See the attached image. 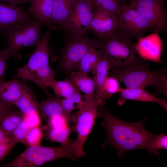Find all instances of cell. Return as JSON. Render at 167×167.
I'll return each mask as SVG.
<instances>
[{"instance_id":"1f68e13d","label":"cell","mask_w":167,"mask_h":167,"mask_svg":"<svg viewBox=\"0 0 167 167\" xmlns=\"http://www.w3.org/2000/svg\"><path fill=\"white\" fill-rule=\"evenodd\" d=\"M30 129L27 122L23 119L10 136L17 143H21L25 145L26 137Z\"/></svg>"},{"instance_id":"f546056e","label":"cell","mask_w":167,"mask_h":167,"mask_svg":"<svg viewBox=\"0 0 167 167\" xmlns=\"http://www.w3.org/2000/svg\"><path fill=\"white\" fill-rule=\"evenodd\" d=\"M43 135L40 126L30 128L26 137L25 145L28 147L41 145Z\"/></svg>"},{"instance_id":"836d02e7","label":"cell","mask_w":167,"mask_h":167,"mask_svg":"<svg viewBox=\"0 0 167 167\" xmlns=\"http://www.w3.org/2000/svg\"><path fill=\"white\" fill-rule=\"evenodd\" d=\"M47 127L53 128H63L68 126L69 122L65 118L61 116L51 117L46 120Z\"/></svg>"},{"instance_id":"7a4b0ae2","label":"cell","mask_w":167,"mask_h":167,"mask_svg":"<svg viewBox=\"0 0 167 167\" xmlns=\"http://www.w3.org/2000/svg\"><path fill=\"white\" fill-rule=\"evenodd\" d=\"M52 28L47 26L46 32L42 36L39 43L28 62L18 69L17 78L34 82L42 89L47 94L48 83L54 79L56 71L51 69L49 65L50 56L49 40L52 34Z\"/></svg>"},{"instance_id":"4fadbf2b","label":"cell","mask_w":167,"mask_h":167,"mask_svg":"<svg viewBox=\"0 0 167 167\" xmlns=\"http://www.w3.org/2000/svg\"><path fill=\"white\" fill-rule=\"evenodd\" d=\"M93 15L90 28L100 39H104L116 30L118 19L105 10L93 7Z\"/></svg>"},{"instance_id":"ac0fdd59","label":"cell","mask_w":167,"mask_h":167,"mask_svg":"<svg viewBox=\"0 0 167 167\" xmlns=\"http://www.w3.org/2000/svg\"><path fill=\"white\" fill-rule=\"evenodd\" d=\"M39 113L45 120L49 118L61 116L70 122L73 121V115L66 112L59 97H51L42 101L40 103Z\"/></svg>"},{"instance_id":"5bb4252c","label":"cell","mask_w":167,"mask_h":167,"mask_svg":"<svg viewBox=\"0 0 167 167\" xmlns=\"http://www.w3.org/2000/svg\"><path fill=\"white\" fill-rule=\"evenodd\" d=\"M158 31L139 38L135 47L137 54L141 58L156 63L162 62L161 55L163 44Z\"/></svg>"},{"instance_id":"83f0119b","label":"cell","mask_w":167,"mask_h":167,"mask_svg":"<svg viewBox=\"0 0 167 167\" xmlns=\"http://www.w3.org/2000/svg\"><path fill=\"white\" fill-rule=\"evenodd\" d=\"M124 0H93V7L106 10L118 19L121 7L120 2Z\"/></svg>"},{"instance_id":"d6a6232c","label":"cell","mask_w":167,"mask_h":167,"mask_svg":"<svg viewBox=\"0 0 167 167\" xmlns=\"http://www.w3.org/2000/svg\"><path fill=\"white\" fill-rule=\"evenodd\" d=\"M17 143L11 137H7L0 143V161L4 158Z\"/></svg>"},{"instance_id":"6da1fadb","label":"cell","mask_w":167,"mask_h":167,"mask_svg":"<svg viewBox=\"0 0 167 167\" xmlns=\"http://www.w3.org/2000/svg\"><path fill=\"white\" fill-rule=\"evenodd\" d=\"M103 105L99 106L97 114V116L103 119L102 125L106 135L102 148L108 145L113 146L120 158H122L125 152L131 150H146L148 142L154 135L144 127L147 118L135 122L123 121L113 116Z\"/></svg>"},{"instance_id":"3957f363","label":"cell","mask_w":167,"mask_h":167,"mask_svg":"<svg viewBox=\"0 0 167 167\" xmlns=\"http://www.w3.org/2000/svg\"><path fill=\"white\" fill-rule=\"evenodd\" d=\"M132 38L116 30L109 36L99 40L97 48L108 60L109 69H122L145 64L144 60L137 54L135 44Z\"/></svg>"},{"instance_id":"d590c367","label":"cell","mask_w":167,"mask_h":167,"mask_svg":"<svg viewBox=\"0 0 167 167\" xmlns=\"http://www.w3.org/2000/svg\"><path fill=\"white\" fill-rule=\"evenodd\" d=\"M10 56L5 49L0 52V79L4 76L7 67V62Z\"/></svg>"},{"instance_id":"9c48e42d","label":"cell","mask_w":167,"mask_h":167,"mask_svg":"<svg viewBox=\"0 0 167 167\" xmlns=\"http://www.w3.org/2000/svg\"><path fill=\"white\" fill-rule=\"evenodd\" d=\"M43 24L36 19L10 35L7 38V46L4 48L10 57L19 60L22 58L19 52L20 49L28 46H36L42 37L41 28Z\"/></svg>"},{"instance_id":"2e32d148","label":"cell","mask_w":167,"mask_h":167,"mask_svg":"<svg viewBox=\"0 0 167 167\" xmlns=\"http://www.w3.org/2000/svg\"><path fill=\"white\" fill-rule=\"evenodd\" d=\"M119 95L118 103L122 105L126 100L141 101L143 102H152L157 103L161 106L166 109L167 104L165 99H160L151 94L144 89L141 88H121Z\"/></svg>"},{"instance_id":"44dd1931","label":"cell","mask_w":167,"mask_h":167,"mask_svg":"<svg viewBox=\"0 0 167 167\" xmlns=\"http://www.w3.org/2000/svg\"><path fill=\"white\" fill-rule=\"evenodd\" d=\"M14 105L24 114L36 112L39 113L40 103L33 94L32 90L26 84L22 95Z\"/></svg>"},{"instance_id":"7402d4cb","label":"cell","mask_w":167,"mask_h":167,"mask_svg":"<svg viewBox=\"0 0 167 167\" xmlns=\"http://www.w3.org/2000/svg\"><path fill=\"white\" fill-rule=\"evenodd\" d=\"M54 0H32L28 11L44 23L51 15Z\"/></svg>"},{"instance_id":"cb8c5ba5","label":"cell","mask_w":167,"mask_h":167,"mask_svg":"<svg viewBox=\"0 0 167 167\" xmlns=\"http://www.w3.org/2000/svg\"><path fill=\"white\" fill-rule=\"evenodd\" d=\"M95 47L91 48L80 62L78 71L84 73L93 72L102 53Z\"/></svg>"},{"instance_id":"8d00e7d4","label":"cell","mask_w":167,"mask_h":167,"mask_svg":"<svg viewBox=\"0 0 167 167\" xmlns=\"http://www.w3.org/2000/svg\"><path fill=\"white\" fill-rule=\"evenodd\" d=\"M11 105L0 101V119L7 113L12 110Z\"/></svg>"},{"instance_id":"f1b7e54d","label":"cell","mask_w":167,"mask_h":167,"mask_svg":"<svg viewBox=\"0 0 167 167\" xmlns=\"http://www.w3.org/2000/svg\"><path fill=\"white\" fill-rule=\"evenodd\" d=\"M167 148V136L165 134L154 135L148 142L146 150L151 154H153L159 158V149Z\"/></svg>"},{"instance_id":"ffe728a7","label":"cell","mask_w":167,"mask_h":167,"mask_svg":"<svg viewBox=\"0 0 167 167\" xmlns=\"http://www.w3.org/2000/svg\"><path fill=\"white\" fill-rule=\"evenodd\" d=\"M81 92L84 94V97L88 100L94 96L96 86L93 77L88 74L82 73L79 71L72 72L68 79Z\"/></svg>"},{"instance_id":"f35d334b","label":"cell","mask_w":167,"mask_h":167,"mask_svg":"<svg viewBox=\"0 0 167 167\" xmlns=\"http://www.w3.org/2000/svg\"><path fill=\"white\" fill-rule=\"evenodd\" d=\"M6 137L0 128V143L5 140Z\"/></svg>"},{"instance_id":"8992f818","label":"cell","mask_w":167,"mask_h":167,"mask_svg":"<svg viewBox=\"0 0 167 167\" xmlns=\"http://www.w3.org/2000/svg\"><path fill=\"white\" fill-rule=\"evenodd\" d=\"M99 41L85 36L69 38L60 50L58 69L69 75L78 68L82 59L91 48H97Z\"/></svg>"},{"instance_id":"4dcf8cb0","label":"cell","mask_w":167,"mask_h":167,"mask_svg":"<svg viewBox=\"0 0 167 167\" xmlns=\"http://www.w3.org/2000/svg\"><path fill=\"white\" fill-rule=\"evenodd\" d=\"M118 81L109 75L105 79L103 86V92L106 99L112 94L119 92L121 90Z\"/></svg>"},{"instance_id":"74e56055","label":"cell","mask_w":167,"mask_h":167,"mask_svg":"<svg viewBox=\"0 0 167 167\" xmlns=\"http://www.w3.org/2000/svg\"><path fill=\"white\" fill-rule=\"evenodd\" d=\"M4 1L9 2L10 4L17 5L26 2H31L32 0H0V2Z\"/></svg>"},{"instance_id":"30bf717a","label":"cell","mask_w":167,"mask_h":167,"mask_svg":"<svg viewBox=\"0 0 167 167\" xmlns=\"http://www.w3.org/2000/svg\"><path fill=\"white\" fill-rule=\"evenodd\" d=\"M36 19L22 6L0 3V35L7 38Z\"/></svg>"},{"instance_id":"603a6c76","label":"cell","mask_w":167,"mask_h":167,"mask_svg":"<svg viewBox=\"0 0 167 167\" xmlns=\"http://www.w3.org/2000/svg\"><path fill=\"white\" fill-rule=\"evenodd\" d=\"M24 114L20 111L13 110L0 119V128L6 137L10 136L18 124L23 120Z\"/></svg>"},{"instance_id":"7c38bea8","label":"cell","mask_w":167,"mask_h":167,"mask_svg":"<svg viewBox=\"0 0 167 167\" xmlns=\"http://www.w3.org/2000/svg\"><path fill=\"white\" fill-rule=\"evenodd\" d=\"M129 6L137 10L153 26L156 32L166 31L167 13L165 0H130Z\"/></svg>"},{"instance_id":"e0dca14e","label":"cell","mask_w":167,"mask_h":167,"mask_svg":"<svg viewBox=\"0 0 167 167\" xmlns=\"http://www.w3.org/2000/svg\"><path fill=\"white\" fill-rule=\"evenodd\" d=\"M26 85L17 79L8 81L0 79V101L14 105L22 95Z\"/></svg>"},{"instance_id":"8fae6325","label":"cell","mask_w":167,"mask_h":167,"mask_svg":"<svg viewBox=\"0 0 167 167\" xmlns=\"http://www.w3.org/2000/svg\"><path fill=\"white\" fill-rule=\"evenodd\" d=\"M92 4L86 0H76L64 32L69 38L84 36L91 30Z\"/></svg>"},{"instance_id":"52a82bcc","label":"cell","mask_w":167,"mask_h":167,"mask_svg":"<svg viewBox=\"0 0 167 167\" xmlns=\"http://www.w3.org/2000/svg\"><path fill=\"white\" fill-rule=\"evenodd\" d=\"M84 104L73 115V122L75 125V132L77 134L78 158L84 155L83 147L95 123L99 106L104 104L94 96L85 100Z\"/></svg>"},{"instance_id":"e575fe53","label":"cell","mask_w":167,"mask_h":167,"mask_svg":"<svg viewBox=\"0 0 167 167\" xmlns=\"http://www.w3.org/2000/svg\"><path fill=\"white\" fill-rule=\"evenodd\" d=\"M23 119L27 122L30 128L40 126L41 125L39 113L37 112L24 114Z\"/></svg>"},{"instance_id":"4316f807","label":"cell","mask_w":167,"mask_h":167,"mask_svg":"<svg viewBox=\"0 0 167 167\" xmlns=\"http://www.w3.org/2000/svg\"><path fill=\"white\" fill-rule=\"evenodd\" d=\"M86 101L83 100V96L81 92L77 88V90L67 97L61 99V103L66 113L71 114L72 111L79 109L85 103Z\"/></svg>"},{"instance_id":"277c9868","label":"cell","mask_w":167,"mask_h":167,"mask_svg":"<svg viewBox=\"0 0 167 167\" xmlns=\"http://www.w3.org/2000/svg\"><path fill=\"white\" fill-rule=\"evenodd\" d=\"M149 62L142 65L109 69L108 74L122 83L127 88L144 89L152 86L157 89L154 95L160 93L167 97V69L152 71L149 68Z\"/></svg>"},{"instance_id":"5b68a950","label":"cell","mask_w":167,"mask_h":167,"mask_svg":"<svg viewBox=\"0 0 167 167\" xmlns=\"http://www.w3.org/2000/svg\"><path fill=\"white\" fill-rule=\"evenodd\" d=\"M77 139H70L66 144L57 147L41 145L28 147L12 161L1 167H37L62 158L75 160L77 156Z\"/></svg>"},{"instance_id":"d4e9b609","label":"cell","mask_w":167,"mask_h":167,"mask_svg":"<svg viewBox=\"0 0 167 167\" xmlns=\"http://www.w3.org/2000/svg\"><path fill=\"white\" fill-rule=\"evenodd\" d=\"M73 131L75 132V125H69L63 128H53L47 127L45 131V136L49 140L58 142L64 145L69 141V136Z\"/></svg>"},{"instance_id":"ba28073f","label":"cell","mask_w":167,"mask_h":167,"mask_svg":"<svg viewBox=\"0 0 167 167\" xmlns=\"http://www.w3.org/2000/svg\"><path fill=\"white\" fill-rule=\"evenodd\" d=\"M148 30L156 32L153 25L137 10L125 2L121 4L116 30L138 40Z\"/></svg>"},{"instance_id":"9a60e30c","label":"cell","mask_w":167,"mask_h":167,"mask_svg":"<svg viewBox=\"0 0 167 167\" xmlns=\"http://www.w3.org/2000/svg\"><path fill=\"white\" fill-rule=\"evenodd\" d=\"M76 0H54L52 13L50 18L44 24L51 27L59 26L64 31L72 12Z\"/></svg>"},{"instance_id":"d6986e66","label":"cell","mask_w":167,"mask_h":167,"mask_svg":"<svg viewBox=\"0 0 167 167\" xmlns=\"http://www.w3.org/2000/svg\"><path fill=\"white\" fill-rule=\"evenodd\" d=\"M110 68V63L107 58L101 55L96 67L92 73L96 86L94 96L100 100L104 104L106 98L103 90V86L104 81L108 75V72Z\"/></svg>"},{"instance_id":"484cf974","label":"cell","mask_w":167,"mask_h":167,"mask_svg":"<svg viewBox=\"0 0 167 167\" xmlns=\"http://www.w3.org/2000/svg\"><path fill=\"white\" fill-rule=\"evenodd\" d=\"M58 97L66 98L75 92L77 88L68 79L63 81H57L54 79L48 84Z\"/></svg>"}]
</instances>
